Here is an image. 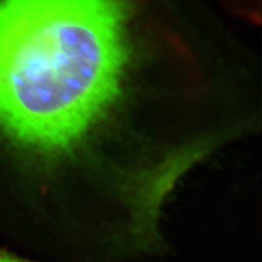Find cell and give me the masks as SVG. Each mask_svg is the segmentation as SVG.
<instances>
[{
    "instance_id": "cell-1",
    "label": "cell",
    "mask_w": 262,
    "mask_h": 262,
    "mask_svg": "<svg viewBox=\"0 0 262 262\" xmlns=\"http://www.w3.org/2000/svg\"><path fill=\"white\" fill-rule=\"evenodd\" d=\"M126 61L119 0H0V130L35 152L68 149L114 102Z\"/></svg>"
},
{
    "instance_id": "cell-2",
    "label": "cell",
    "mask_w": 262,
    "mask_h": 262,
    "mask_svg": "<svg viewBox=\"0 0 262 262\" xmlns=\"http://www.w3.org/2000/svg\"><path fill=\"white\" fill-rule=\"evenodd\" d=\"M0 262H37L33 261L27 258L20 257L15 253H12L10 251H7L3 248H0Z\"/></svg>"
}]
</instances>
